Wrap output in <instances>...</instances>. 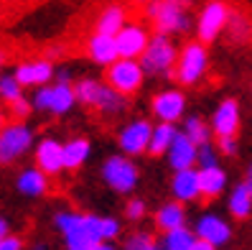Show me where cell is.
Segmentation results:
<instances>
[{
    "mask_svg": "<svg viewBox=\"0 0 252 250\" xmlns=\"http://www.w3.org/2000/svg\"><path fill=\"white\" fill-rule=\"evenodd\" d=\"M245 186H247L250 192H252V166L247 169V176H245Z\"/></svg>",
    "mask_w": 252,
    "mask_h": 250,
    "instance_id": "obj_39",
    "label": "cell"
},
{
    "mask_svg": "<svg viewBox=\"0 0 252 250\" xmlns=\"http://www.w3.org/2000/svg\"><path fill=\"white\" fill-rule=\"evenodd\" d=\"M151 245H153L151 235L140 232V235H132V238H127V243H125V250H148Z\"/></svg>",
    "mask_w": 252,
    "mask_h": 250,
    "instance_id": "obj_32",
    "label": "cell"
},
{
    "mask_svg": "<svg viewBox=\"0 0 252 250\" xmlns=\"http://www.w3.org/2000/svg\"><path fill=\"white\" fill-rule=\"evenodd\" d=\"M184 133L194 141L196 145H204V143H209V136H212V130L204 125L201 117H189L186 125H184Z\"/></svg>",
    "mask_w": 252,
    "mask_h": 250,
    "instance_id": "obj_29",
    "label": "cell"
},
{
    "mask_svg": "<svg viewBox=\"0 0 252 250\" xmlns=\"http://www.w3.org/2000/svg\"><path fill=\"white\" fill-rule=\"evenodd\" d=\"M156 222L163 232H168V230H176V227H184L186 222V214H184V207L179 202H171L166 204V207H160L158 214H156Z\"/></svg>",
    "mask_w": 252,
    "mask_h": 250,
    "instance_id": "obj_24",
    "label": "cell"
},
{
    "mask_svg": "<svg viewBox=\"0 0 252 250\" xmlns=\"http://www.w3.org/2000/svg\"><path fill=\"white\" fill-rule=\"evenodd\" d=\"M21 90H23V87H21V82H18L16 77L0 79V95H3L5 100H10V102L21 97Z\"/></svg>",
    "mask_w": 252,
    "mask_h": 250,
    "instance_id": "obj_30",
    "label": "cell"
},
{
    "mask_svg": "<svg viewBox=\"0 0 252 250\" xmlns=\"http://www.w3.org/2000/svg\"><path fill=\"white\" fill-rule=\"evenodd\" d=\"M77 102V92L66 84V79L62 77V82L54 84V87H43V90L36 92L33 97V107L38 110H51L56 115H64L71 110V105Z\"/></svg>",
    "mask_w": 252,
    "mask_h": 250,
    "instance_id": "obj_8",
    "label": "cell"
},
{
    "mask_svg": "<svg viewBox=\"0 0 252 250\" xmlns=\"http://www.w3.org/2000/svg\"><path fill=\"white\" fill-rule=\"evenodd\" d=\"M227 21H229V8L221 3V0H212V3H206L204 10L199 13V23H196L199 41L201 43L214 41L227 28Z\"/></svg>",
    "mask_w": 252,
    "mask_h": 250,
    "instance_id": "obj_7",
    "label": "cell"
},
{
    "mask_svg": "<svg viewBox=\"0 0 252 250\" xmlns=\"http://www.w3.org/2000/svg\"><path fill=\"white\" fill-rule=\"evenodd\" d=\"M191 250H217L212 243H206V240H199L196 238V243H194V248H191Z\"/></svg>",
    "mask_w": 252,
    "mask_h": 250,
    "instance_id": "obj_37",
    "label": "cell"
},
{
    "mask_svg": "<svg viewBox=\"0 0 252 250\" xmlns=\"http://www.w3.org/2000/svg\"><path fill=\"white\" fill-rule=\"evenodd\" d=\"M219 151L224 153V156H234V153H237V141H234V136H221V138H219Z\"/></svg>",
    "mask_w": 252,
    "mask_h": 250,
    "instance_id": "obj_33",
    "label": "cell"
},
{
    "mask_svg": "<svg viewBox=\"0 0 252 250\" xmlns=\"http://www.w3.org/2000/svg\"><path fill=\"white\" fill-rule=\"evenodd\" d=\"M21 240L18 238H10V235H5V238H0V250H21Z\"/></svg>",
    "mask_w": 252,
    "mask_h": 250,
    "instance_id": "obj_36",
    "label": "cell"
},
{
    "mask_svg": "<svg viewBox=\"0 0 252 250\" xmlns=\"http://www.w3.org/2000/svg\"><path fill=\"white\" fill-rule=\"evenodd\" d=\"M184 107H186V100H184V95H181V92H176V90L160 92V95L153 100V112L160 117V120H166V123H176V120H181Z\"/></svg>",
    "mask_w": 252,
    "mask_h": 250,
    "instance_id": "obj_15",
    "label": "cell"
},
{
    "mask_svg": "<svg viewBox=\"0 0 252 250\" xmlns=\"http://www.w3.org/2000/svg\"><path fill=\"white\" fill-rule=\"evenodd\" d=\"M196 164L204 169V166H214L217 164V151H214V145L212 143H204L199 145V151H196Z\"/></svg>",
    "mask_w": 252,
    "mask_h": 250,
    "instance_id": "obj_31",
    "label": "cell"
},
{
    "mask_svg": "<svg viewBox=\"0 0 252 250\" xmlns=\"http://www.w3.org/2000/svg\"><path fill=\"white\" fill-rule=\"evenodd\" d=\"M102 176H105V181L112 189H117V192H130V189L138 184V169H135V164H130L125 156L107 158L105 166H102Z\"/></svg>",
    "mask_w": 252,
    "mask_h": 250,
    "instance_id": "obj_9",
    "label": "cell"
},
{
    "mask_svg": "<svg viewBox=\"0 0 252 250\" xmlns=\"http://www.w3.org/2000/svg\"><path fill=\"white\" fill-rule=\"evenodd\" d=\"M229 212L237 219H247L252 214V192L245 186V181L232 189V194H229Z\"/></svg>",
    "mask_w": 252,
    "mask_h": 250,
    "instance_id": "obj_23",
    "label": "cell"
},
{
    "mask_svg": "<svg viewBox=\"0 0 252 250\" xmlns=\"http://www.w3.org/2000/svg\"><path fill=\"white\" fill-rule=\"evenodd\" d=\"M209 64L204 43H189V46L179 54V64H176V77L184 84H196Z\"/></svg>",
    "mask_w": 252,
    "mask_h": 250,
    "instance_id": "obj_6",
    "label": "cell"
},
{
    "mask_svg": "<svg viewBox=\"0 0 252 250\" xmlns=\"http://www.w3.org/2000/svg\"><path fill=\"white\" fill-rule=\"evenodd\" d=\"M148 250H166V248H163V245H151Z\"/></svg>",
    "mask_w": 252,
    "mask_h": 250,
    "instance_id": "obj_42",
    "label": "cell"
},
{
    "mask_svg": "<svg viewBox=\"0 0 252 250\" xmlns=\"http://www.w3.org/2000/svg\"><path fill=\"white\" fill-rule=\"evenodd\" d=\"M173 194L179 202H194L201 197V184H199V171L194 166L179 169L173 176Z\"/></svg>",
    "mask_w": 252,
    "mask_h": 250,
    "instance_id": "obj_16",
    "label": "cell"
},
{
    "mask_svg": "<svg viewBox=\"0 0 252 250\" xmlns=\"http://www.w3.org/2000/svg\"><path fill=\"white\" fill-rule=\"evenodd\" d=\"M227 31H229L232 41H237V43H245V41H250V36H252V23H250V21L242 16V13H232V10H229Z\"/></svg>",
    "mask_w": 252,
    "mask_h": 250,
    "instance_id": "obj_28",
    "label": "cell"
},
{
    "mask_svg": "<svg viewBox=\"0 0 252 250\" xmlns=\"http://www.w3.org/2000/svg\"><path fill=\"white\" fill-rule=\"evenodd\" d=\"M13 112H16V117H26L28 112H31V102L18 97V100H13Z\"/></svg>",
    "mask_w": 252,
    "mask_h": 250,
    "instance_id": "obj_35",
    "label": "cell"
},
{
    "mask_svg": "<svg viewBox=\"0 0 252 250\" xmlns=\"http://www.w3.org/2000/svg\"><path fill=\"white\" fill-rule=\"evenodd\" d=\"M196 151H199V145L191 141L186 133H176V138H173V143H171V148H168V161H171V166H173L176 171L194 166V164H196Z\"/></svg>",
    "mask_w": 252,
    "mask_h": 250,
    "instance_id": "obj_14",
    "label": "cell"
},
{
    "mask_svg": "<svg viewBox=\"0 0 252 250\" xmlns=\"http://www.w3.org/2000/svg\"><path fill=\"white\" fill-rule=\"evenodd\" d=\"M107 82L112 90H117L120 95H130V92H135L140 90V84H143V67L140 62H135V59H115V62L110 64L107 69Z\"/></svg>",
    "mask_w": 252,
    "mask_h": 250,
    "instance_id": "obj_4",
    "label": "cell"
},
{
    "mask_svg": "<svg viewBox=\"0 0 252 250\" xmlns=\"http://www.w3.org/2000/svg\"><path fill=\"white\" fill-rule=\"evenodd\" d=\"M135 3H148V0H135Z\"/></svg>",
    "mask_w": 252,
    "mask_h": 250,
    "instance_id": "obj_44",
    "label": "cell"
},
{
    "mask_svg": "<svg viewBox=\"0 0 252 250\" xmlns=\"http://www.w3.org/2000/svg\"><path fill=\"white\" fill-rule=\"evenodd\" d=\"M148 18H151L158 28V34H184L191 26L189 13L184 5H179L176 0H148L145 3Z\"/></svg>",
    "mask_w": 252,
    "mask_h": 250,
    "instance_id": "obj_1",
    "label": "cell"
},
{
    "mask_svg": "<svg viewBox=\"0 0 252 250\" xmlns=\"http://www.w3.org/2000/svg\"><path fill=\"white\" fill-rule=\"evenodd\" d=\"M0 128H3V112H0Z\"/></svg>",
    "mask_w": 252,
    "mask_h": 250,
    "instance_id": "obj_43",
    "label": "cell"
},
{
    "mask_svg": "<svg viewBox=\"0 0 252 250\" xmlns=\"http://www.w3.org/2000/svg\"><path fill=\"white\" fill-rule=\"evenodd\" d=\"M123 26H125V10H123L120 5H110V8L102 10V16H99V21H97V31L115 36Z\"/></svg>",
    "mask_w": 252,
    "mask_h": 250,
    "instance_id": "obj_25",
    "label": "cell"
},
{
    "mask_svg": "<svg viewBox=\"0 0 252 250\" xmlns=\"http://www.w3.org/2000/svg\"><path fill=\"white\" fill-rule=\"evenodd\" d=\"M74 92H77V100H82L84 105H92V107L107 110V112H117L125 105L120 92L112 90L110 84H102V82H94V79H82Z\"/></svg>",
    "mask_w": 252,
    "mask_h": 250,
    "instance_id": "obj_3",
    "label": "cell"
},
{
    "mask_svg": "<svg viewBox=\"0 0 252 250\" xmlns=\"http://www.w3.org/2000/svg\"><path fill=\"white\" fill-rule=\"evenodd\" d=\"M54 74V67L51 62H28V64H21L18 71H16V79L21 82V87H28V84H46Z\"/></svg>",
    "mask_w": 252,
    "mask_h": 250,
    "instance_id": "obj_19",
    "label": "cell"
},
{
    "mask_svg": "<svg viewBox=\"0 0 252 250\" xmlns=\"http://www.w3.org/2000/svg\"><path fill=\"white\" fill-rule=\"evenodd\" d=\"M33 145V133L31 128L16 123V125H5L0 128V161L3 164H10L18 156H23L28 148Z\"/></svg>",
    "mask_w": 252,
    "mask_h": 250,
    "instance_id": "obj_5",
    "label": "cell"
},
{
    "mask_svg": "<svg viewBox=\"0 0 252 250\" xmlns=\"http://www.w3.org/2000/svg\"><path fill=\"white\" fill-rule=\"evenodd\" d=\"M90 250H115V248H110V245H107V240H102V243H97V245H92Z\"/></svg>",
    "mask_w": 252,
    "mask_h": 250,
    "instance_id": "obj_38",
    "label": "cell"
},
{
    "mask_svg": "<svg viewBox=\"0 0 252 250\" xmlns=\"http://www.w3.org/2000/svg\"><path fill=\"white\" fill-rule=\"evenodd\" d=\"M87 156H90V141L77 138V141H69L64 145V169H77L82 166Z\"/></svg>",
    "mask_w": 252,
    "mask_h": 250,
    "instance_id": "obj_26",
    "label": "cell"
},
{
    "mask_svg": "<svg viewBox=\"0 0 252 250\" xmlns=\"http://www.w3.org/2000/svg\"><path fill=\"white\" fill-rule=\"evenodd\" d=\"M36 161H38V169L46 171V174H56L64 169V145L54 141V138H46L38 143V151H36Z\"/></svg>",
    "mask_w": 252,
    "mask_h": 250,
    "instance_id": "obj_17",
    "label": "cell"
},
{
    "mask_svg": "<svg viewBox=\"0 0 252 250\" xmlns=\"http://www.w3.org/2000/svg\"><path fill=\"white\" fill-rule=\"evenodd\" d=\"M212 130L219 138L237 136V130H240V105H237V100H224L217 107V112L212 117Z\"/></svg>",
    "mask_w": 252,
    "mask_h": 250,
    "instance_id": "obj_12",
    "label": "cell"
},
{
    "mask_svg": "<svg viewBox=\"0 0 252 250\" xmlns=\"http://www.w3.org/2000/svg\"><path fill=\"white\" fill-rule=\"evenodd\" d=\"M115 43H117V54L125 59H138L145 51L148 43V34L140 26H123L120 31L115 34Z\"/></svg>",
    "mask_w": 252,
    "mask_h": 250,
    "instance_id": "obj_10",
    "label": "cell"
},
{
    "mask_svg": "<svg viewBox=\"0 0 252 250\" xmlns=\"http://www.w3.org/2000/svg\"><path fill=\"white\" fill-rule=\"evenodd\" d=\"M173 64H176V49L168 41V36L158 34L153 38H148L145 51L140 54L143 71H151V74H168Z\"/></svg>",
    "mask_w": 252,
    "mask_h": 250,
    "instance_id": "obj_2",
    "label": "cell"
},
{
    "mask_svg": "<svg viewBox=\"0 0 252 250\" xmlns=\"http://www.w3.org/2000/svg\"><path fill=\"white\" fill-rule=\"evenodd\" d=\"M145 214V204L140 202V199H132L130 204H127V217L130 219H140Z\"/></svg>",
    "mask_w": 252,
    "mask_h": 250,
    "instance_id": "obj_34",
    "label": "cell"
},
{
    "mask_svg": "<svg viewBox=\"0 0 252 250\" xmlns=\"http://www.w3.org/2000/svg\"><path fill=\"white\" fill-rule=\"evenodd\" d=\"M176 133H179V130L173 128V123L160 120V125H156V128L151 130V141H148V151H151L153 156H163V153H168V148H171V143H173Z\"/></svg>",
    "mask_w": 252,
    "mask_h": 250,
    "instance_id": "obj_21",
    "label": "cell"
},
{
    "mask_svg": "<svg viewBox=\"0 0 252 250\" xmlns=\"http://www.w3.org/2000/svg\"><path fill=\"white\" fill-rule=\"evenodd\" d=\"M5 235H8V222L0 217V238H5Z\"/></svg>",
    "mask_w": 252,
    "mask_h": 250,
    "instance_id": "obj_40",
    "label": "cell"
},
{
    "mask_svg": "<svg viewBox=\"0 0 252 250\" xmlns=\"http://www.w3.org/2000/svg\"><path fill=\"white\" fill-rule=\"evenodd\" d=\"M199 184H201V197L214 199V197H219L221 192H224L227 174H224V169H219V164L204 166V169L199 171Z\"/></svg>",
    "mask_w": 252,
    "mask_h": 250,
    "instance_id": "obj_18",
    "label": "cell"
},
{
    "mask_svg": "<svg viewBox=\"0 0 252 250\" xmlns=\"http://www.w3.org/2000/svg\"><path fill=\"white\" fill-rule=\"evenodd\" d=\"M196 243V235L186 230V227H176V230H168L166 232V243L163 248L166 250H191Z\"/></svg>",
    "mask_w": 252,
    "mask_h": 250,
    "instance_id": "obj_27",
    "label": "cell"
},
{
    "mask_svg": "<svg viewBox=\"0 0 252 250\" xmlns=\"http://www.w3.org/2000/svg\"><path fill=\"white\" fill-rule=\"evenodd\" d=\"M176 3H179V5H184V8H189L191 3H194V0H176Z\"/></svg>",
    "mask_w": 252,
    "mask_h": 250,
    "instance_id": "obj_41",
    "label": "cell"
},
{
    "mask_svg": "<svg viewBox=\"0 0 252 250\" xmlns=\"http://www.w3.org/2000/svg\"><path fill=\"white\" fill-rule=\"evenodd\" d=\"M46 186H49L46 171H41V169H26V171L18 176V189H21L23 194H28V197L43 194V192H46Z\"/></svg>",
    "mask_w": 252,
    "mask_h": 250,
    "instance_id": "obj_22",
    "label": "cell"
},
{
    "mask_svg": "<svg viewBox=\"0 0 252 250\" xmlns=\"http://www.w3.org/2000/svg\"><path fill=\"white\" fill-rule=\"evenodd\" d=\"M151 130H153V125H151V123H145V120H135V123H130V125L123 130V133H120V145H123V151H125V153H130V156L148 151Z\"/></svg>",
    "mask_w": 252,
    "mask_h": 250,
    "instance_id": "obj_13",
    "label": "cell"
},
{
    "mask_svg": "<svg viewBox=\"0 0 252 250\" xmlns=\"http://www.w3.org/2000/svg\"><path fill=\"white\" fill-rule=\"evenodd\" d=\"M196 238L212 243L214 248H221V245L229 243L232 227H229L221 217H217V214H204L199 222H196Z\"/></svg>",
    "mask_w": 252,
    "mask_h": 250,
    "instance_id": "obj_11",
    "label": "cell"
},
{
    "mask_svg": "<svg viewBox=\"0 0 252 250\" xmlns=\"http://www.w3.org/2000/svg\"><path fill=\"white\" fill-rule=\"evenodd\" d=\"M90 56L94 59V62H99V64H112L115 59H120V54H117L115 36L97 31V34L90 38Z\"/></svg>",
    "mask_w": 252,
    "mask_h": 250,
    "instance_id": "obj_20",
    "label": "cell"
}]
</instances>
